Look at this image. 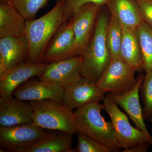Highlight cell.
I'll return each mask as SVG.
<instances>
[{
    "label": "cell",
    "instance_id": "9a60e30c",
    "mask_svg": "<svg viewBox=\"0 0 152 152\" xmlns=\"http://www.w3.org/2000/svg\"><path fill=\"white\" fill-rule=\"evenodd\" d=\"M33 111L29 102L13 97L0 98V125L10 127L33 123Z\"/></svg>",
    "mask_w": 152,
    "mask_h": 152
},
{
    "label": "cell",
    "instance_id": "8992f818",
    "mask_svg": "<svg viewBox=\"0 0 152 152\" xmlns=\"http://www.w3.org/2000/svg\"><path fill=\"white\" fill-rule=\"evenodd\" d=\"M102 102L103 109L111 120L121 148L125 151L149 142L141 130L131 125L127 116L108 96H105Z\"/></svg>",
    "mask_w": 152,
    "mask_h": 152
},
{
    "label": "cell",
    "instance_id": "7402d4cb",
    "mask_svg": "<svg viewBox=\"0 0 152 152\" xmlns=\"http://www.w3.org/2000/svg\"><path fill=\"white\" fill-rule=\"evenodd\" d=\"M137 29L142 54L144 70L147 73L152 70V28L142 22Z\"/></svg>",
    "mask_w": 152,
    "mask_h": 152
},
{
    "label": "cell",
    "instance_id": "d4e9b609",
    "mask_svg": "<svg viewBox=\"0 0 152 152\" xmlns=\"http://www.w3.org/2000/svg\"><path fill=\"white\" fill-rule=\"evenodd\" d=\"M78 144L74 152H111L112 150L99 142L84 134L76 132Z\"/></svg>",
    "mask_w": 152,
    "mask_h": 152
},
{
    "label": "cell",
    "instance_id": "4fadbf2b",
    "mask_svg": "<svg viewBox=\"0 0 152 152\" xmlns=\"http://www.w3.org/2000/svg\"><path fill=\"white\" fill-rule=\"evenodd\" d=\"M75 34L70 20L60 26L48 45L43 56L42 62L50 63L73 57Z\"/></svg>",
    "mask_w": 152,
    "mask_h": 152
},
{
    "label": "cell",
    "instance_id": "f546056e",
    "mask_svg": "<svg viewBox=\"0 0 152 152\" xmlns=\"http://www.w3.org/2000/svg\"></svg>",
    "mask_w": 152,
    "mask_h": 152
},
{
    "label": "cell",
    "instance_id": "3957f363",
    "mask_svg": "<svg viewBox=\"0 0 152 152\" xmlns=\"http://www.w3.org/2000/svg\"><path fill=\"white\" fill-rule=\"evenodd\" d=\"M109 19L103 12L99 13L92 37L84 55L81 75L96 83L112 61L106 39Z\"/></svg>",
    "mask_w": 152,
    "mask_h": 152
},
{
    "label": "cell",
    "instance_id": "2e32d148",
    "mask_svg": "<svg viewBox=\"0 0 152 152\" xmlns=\"http://www.w3.org/2000/svg\"><path fill=\"white\" fill-rule=\"evenodd\" d=\"M26 37L0 38V75L27 59Z\"/></svg>",
    "mask_w": 152,
    "mask_h": 152
},
{
    "label": "cell",
    "instance_id": "d6986e66",
    "mask_svg": "<svg viewBox=\"0 0 152 152\" xmlns=\"http://www.w3.org/2000/svg\"><path fill=\"white\" fill-rule=\"evenodd\" d=\"M26 20L10 4H0V38L26 35Z\"/></svg>",
    "mask_w": 152,
    "mask_h": 152
},
{
    "label": "cell",
    "instance_id": "7c38bea8",
    "mask_svg": "<svg viewBox=\"0 0 152 152\" xmlns=\"http://www.w3.org/2000/svg\"><path fill=\"white\" fill-rule=\"evenodd\" d=\"M145 76L140 75L138 77L137 83L131 91L124 94H109L108 96L126 113L136 127L141 130L146 136L152 146V136L147 129L145 123L143 111L140 102L139 91L143 82Z\"/></svg>",
    "mask_w": 152,
    "mask_h": 152
},
{
    "label": "cell",
    "instance_id": "52a82bcc",
    "mask_svg": "<svg viewBox=\"0 0 152 152\" xmlns=\"http://www.w3.org/2000/svg\"><path fill=\"white\" fill-rule=\"evenodd\" d=\"M44 129L33 124L0 127L1 150L23 152L46 134Z\"/></svg>",
    "mask_w": 152,
    "mask_h": 152
},
{
    "label": "cell",
    "instance_id": "44dd1931",
    "mask_svg": "<svg viewBox=\"0 0 152 152\" xmlns=\"http://www.w3.org/2000/svg\"><path fill=\"white\" fill-rule=\"evenodd\" d=\"M123 26L113 15L109 19L106 31V39L112 60L120 58L122 39Z\"/></svg>",
    "mask_w": 152,
    "mask_h": 152
},
{
    "label": "cell",
    "instance_id": "e0dca14e",
    "mask_svg": "<svg viewBox=\"0 0 152 152\" xmlns=\"http://www.w3.org/2000/svg\"><path fill=\"white\" fill-rule=\"evenodd\" d=\"M120 57L137 72L144 70L143 59L137 28L123 26Z\"/></svg>",
    "mask_w": 152,
    "mask_h": 152
},
{
    "label": "cell",
    "instance_id": "6da1fadb",
    "mask_svg": "<svg viewBox=\"0 0 152 152\" xmlns=\"http://www.w3.org/2000/svg\"><path fill=\"white\" fill-rule=\"evenodd\" d=\"M65 22L62 1H57L55 7L41 18L26 21L25 37L28 45L27 62L42 63L44 52L49 42Z\"/></svg>",
    "mask_w": 152,
    "mask_h": 152
},
{
    "label": "cell",
    "instance_id": "484cf974",
    "mask_svg": "<svg viewBox=\"0 0 152 152\" xmlns=\"http://www.w3.org/2000/svg\"><path fill=\"white\" fill-rule=\"evenodd\" d=\"M109 0H57L62 1L64 7L65 18L66 21H69L79 9L86 4H95L102 6L107 4Z\"/></svg>",
    "mask_w": 152,
    "mask_h": 152
},
{
    "label": "cell",
    "instance_id": "9c48e42d",
    "mask_svg": "<svg viewBox=\"0 0 152 152\" xmlns=\"http://www.w3.org/2000/svg\"><path fill=\"white\" fill-rule=\"evenodd\" d=\"M83 62V56H75L48 63L39 80L66 88L81 78Z\"/></svg>",
    "mask_w": 152,
    "mask_h": 152
},
{
    "label": "cell",
    "instance_id": "cb8c5ba5",
    "mask_svg": "<svg viewBox=\"0 0 152 152\" xmlns=\"http://www.w3.org/2000/svg\"><path fill=\"white\" fill-rule=\"evenodd\" d=\"M145 120L152 122V70L145 73L141 87Z\"/></svg>",
    "mask_w": 152,
    "mask_h": 152
},
{
    "label": "cell",
    "instance_id": "30bf717a",
    "mask_svg": "<svg viewBox=\"0 0 152 152\" xmlns=\"http://www.w3.org/2000/svg\"><path fill=\"white\" fill-rule=\"evenodd\" d=\"M48 64L24 61L0 75V98L13 97V92L20 85L33 77H39Z\"/></svg>",
    "mask_w": 152,
    "mask_h": 152
},
{
    "label": "cell",
    "instance_id": "7a4b0ae2",
    "mask_svg": "<svg viewBox=\"0 0 152 152\" xmlns=\"http://www.w3.org/2000/svg\"><path fill=\"white\" fill-rule=\"evenodd\" d=\"M102 110V104L96 102L75 111L76 132L84 134L115 151L121 147L112 122L106 121L101 114Z\"/></svg>",
    "mask_w": 152,
    "mask_h": 152
},
{
    "label": "cell",
    "instance_id": "ba28073f",
    "mask_svg": "<svg viewBox=\"0 0 152 152\" xmlns=\"http://www.w3.org/2000/svg\"><path fill=\"white\" fill-rule=\"evenodd\" d=\"M100 7L92 3L86 4L79 9L70 19L75 37L73 56L84 55L92 37Z\"/></svg>",
    "mask_w": 152,
    "mask_h": 152
},
{
    "label": "cell",
    "instance_id": "8fae6325",
    "mask_svg": "<svg viewBox=\"0 0 152 152\" xmlns=\"http://www.w3.org/2000/svg\"><path fill=\"white\" fill-rule=\"evenodd\" d=\"M104 94L94 82L82 77L75 83L64 88L62 102L73 111L91 103L102 102Z\"/></svg>",
    "mask_w": 152,
    "mask_h": 152
},
{
    "label": "cell",
    "instance_id": "277c9868",
    "mask_svg": "<svg viewBox=\"0 0 152 152\" xmlns=\"http://www.w3.org/2000/svg\"><path fill=\"white\" fill-rule=\"evenodd\" d=\"M29 102L33 125L44 129L76 133L74 112L62 102L51 99Z\"/></svg>",
    "mask_w": 152,
    "mask_h": 152
},
{
    "label": "cell",
    "instance_id": "5bb4252c",
    "mask_svg": "<svg viewBox=\"0 0 152 152\" xmlns=\"http://www.w3.org/2000/svg\"><path fill=\"white\" fill-rule=\"evenodd\" d=\"M64 91V88L52 82L28 80L16 88L12 94L27 102L51 99L62 102Z\"/></svg>",
    "mask_w": 152,
    "mask_h": 152
},
{
    "label": "cell",
    "instance_id": "4316f807",
    "mask_svg": "<svg viewBox=\"0 0 152 152\" xmlns=\"http://www.w3.org/2000/svg\"><path fill=\"white\" fill-rule=\"evenodd\" d=\"M142 21L152 28V0H135Z\"/></svg>",
    "mask_w": 152,
    "mask_h": 152
},
{
    "label": "cell",
    "instance_id": "ac0fdd59",
    "mask_svg": "<svg viewBox=\"0 0 152 152\" xmlns=\"http://www.w3.org/2000/svg\"><path fill=\"white\" fill-rule=\"evenodd\" d=\"M73 134L62 131L53 130L23 152H74L72 146Z\"/></svg>",
    "mask_w": 152,
    "mask_h": 152
},
{
    "label": "cell",
    "instance_id": "5b68a950",
    "mask_svg": "<svg viewBox=\"0 0 152 152\" xmlns=\"http://www.w3.org/2000/svg\"><path fill=\"white\" fill-rule=\"evenodd\" d=\"M136 72L121 58L112 60L95 84L104 94L110 92L115 95L124 94L131 91L137 83Z\"/></svg>",
    "mask_w": 152,
    "mask_h": 152
},
{
    "label": "cell",
    "instance_id": "83f0119b",
    "mask_svg": "<svg viewBox=\"0 0 152 152\" xmlns=\"http://www.w3.org/2000/svg\"><path fill=\"white\" fill-rule=\"evenodd\" d=\"M151 145L149 142H146L144 143L141 144V145H139L132 148L129 149L125 150L123 151L124 152H145L148 151L149 147Z\"/></svg>",
    "mask_w": 152,
    "mask_h": 152
},
{
    "label": "cell",
    "instance_id": "f1b7e54d",
    "mask_svg": "<svg viewBox=\"0 0 152 152\" xmlns=\"http://www.w3.org/2000/svg\"><path fill=\"white\" fill-rule=\"evenodd\" d=\"M0 2L2 4H11V0H0Z\"/></svg>",
    "mask_w": 152,
    "mask_h": 152
},
{
    "label": "cell",
    "instance_id": "603a6c76",
    "mask_svg": "<svg viewBox=\"0 0 152 152\" xmlns=\"http://www.w3.org/2000/svg\"><path fill=\"white\" fill-rule=\"evenodd\" d=\"M48 3V0H11V4L26 21L34 19L38 11Z\"/></svg>",
    "mask_w": 152,
    "mask_h": 152
},
{
    "label": "cell",
    "instance_id": "ffe728a7",
    "mask_svg": "<svg viewBox=\"0 0 152 152\" xmlns=\"http://www.w3.org/2000/svg\"><path fill=\"white\" fill-rule=\"evenodd\" d=\"M106 5L123 27L137 28L143 22L135 0H109Z\"/></svg>",
    "mask_w": 152,
    "mask_h": 152
}]
</instances>
